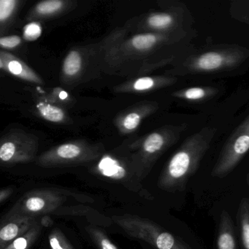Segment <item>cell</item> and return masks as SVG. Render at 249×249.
Instances as JSON below:
<instances>
[{
  "mask_svg": "<svg viewBox=\"0 0 249 249\" xmlns=\"http://www.w3.org/2000/svg\"><path fill=\"white\" fill-rule=\"evenodd\" d=\"M215 133V128L205 127L186 138L161 172L158 187L172 193L183 192L189 179L197 171Z\"/></svg>",
  "mask_w": 249,
  "mask_h": 249,
  "instance_id": "cell-1",
  "label": "cell"
},
{
  "mask_svg": "<svg viewBox=\"0 0 249 249\" xmlns=\"http://www.w3.org/2000/svg\"><path fill=\"white\" fill-rule=\"evenodd\" d=\"M113 221L131 237L144 240L157 249H192L183 240L148 218L125 214Z\"/></svg>",
  "mask_w": 249,
  "mask_h": 249,
  "instance_id": "cell-2",
  "label": "cell"
},
{
  "mask_svg": "<svg viewBox=\"0 0 249 249\" xmlns=\"http://www.w3.org/2000/svg\"><path fill=\"white\" fill-rule=\"evenodd\" d=\"M186 127L184 124L165 126L145 138L137 164L141 180L148 176L154 163L161 154L178 141Z\"/></svg>",
  "mask_w": 249,
  "mask_h": 249,
  "instance_id": "cell-3",
  "label": "cell"
},
{
  "mask_svg": "<svg viewBox=\"0 0 249 249\" xmlns=\"http://www.w3.org/2000/svg\"><path fill=\"white\" fill-rule=\"evenodd\" d=\"M93 173L106 180L122 185L145 199H154L153 195L142 186L135 164H126L111 156H105L94 167Z\"/></svg>",
  "mask_w": 249,
  "mask_h": 249,
  "instance_id": "cell-4",
  "label": "cell"
},
{
  "mask_svg": "<svg viewBox=\"0 0 249 249\" xmlns=\"http://www.w3.org/2000/svg\"><path fill=\"white\" fill-rule=\"evenodd\" d=\"M249 151V115L224 144L211 176L219 178L228 176Z\"/></svg>",
  "mask_w": 249,
  "mask_h": 249,
  "instance_id": "cell-5",
  "label": "cell"
},
{
  "mask_svg": "<svg viewBox=\"0 0 249 249\" xmlns=\"http://www.w3.org/2000/svg\"><path fill=\"white\" fill-rule=\"evenodd\" d=\"M66 200V196L58 191L35 189L24 194L7 214H18L36 218L37 215L53 213Z\"/></svg>",
  "mask_w": 249,
  "mask_h": 249,
  "instance_id": "cell-6",
  "label": "cell"
},
{
  "mask_svg": "<svg viewBox=\"0 0 249 249\" xmlns=\"http://www.w3.org/2000/svg\"><path fill=\"white\" fill-rule=\"evenodd\" d=\"M243 53L237 49H215L189 58L183 72H214L232 69L243 62Z\"/></svg>",
  "mask_w": 249,
  "mask_h": 249,
  "instance_id": "cell-7",
  "label": "cell"
},
{
  "mask_svg": "<svg viewBox=\"0 0 249 249\" xmlns=\"http://www.w3.org/2000/svg\"><path fill=\"white\" fill-rule=\"evenodd\" d=\"M100 153L82 144L65 143L59 145L38 159L39 165L44 167H60L78 165L96 160Z\"/></svg>",
  "mask_w": 249,
  "mask_h": 249,
  "instance_id": "cell-8",
  "label": "cell"
},
{
  "mask_svg": "<svg viewBox=\"0 0 249 249\" xmlns=\"http://www.w3.org/2000/svg\"><path fill=\"white\" fill-rule=\"evenodd\" d=\"M37 224L38 223L34 217L18 214L5 215L0 229V249H5Z\"/></svg>",
  "mask_w": 249,
  "mask_h": 249,
  "instance_id": "cell-9",
  "label": "cell"
},
{
  "mask_svg": "<svg viewBox=\"0 0 249 249\" xmlns=\"http://www.w3.org/2000/svg\"><path fill=\"white\" fill-rule=\"evenodd\" d=\"M36 154V148L34 145L14 141H5L0 148V160L5 165L28 162L34 158Z\"/></svg>",
  "mask_w": 249,
  "mask_h": 249,
  "instance_id": "cell-10",
  "label": "cell"
},
{
  "mask_svg": "<svg viewBox=\"0 0 249 249\" xmlns=\"http://www.w3.org/2000/svg\"><path fill=\"white\" fill-rule=\"evenodd\" d=\"M216 246L217 249H238L234 222L227 211H223L220 216Z\"/></svg>",
  "mask_w": 249,
  "mask_h": 249,
  "instance_id": "cell-11",
  "label": "cell"
},
{
  "mask_svg": "<svg viewBox=\"0 0 249 249\" xmlns=\"http://www.w3.org/2000/svg\"><path fill=\"white\" fill-rule=\"evenodd\" d=\"M239 232L243 249H249V199L240 201L237 211Z\"/></svg>",
  "mask_w": 249,
  "mask_h": 249,
  "instance_id": "cell-12",
  "label": "cell"
},
{
  "mask_svg": "<svg viewBox=\"0 0 249 249\" xmlns=\"http://www.w3.org/2000/svg\"><path fill=\"white\" fill-rule=\"evenodd\" d=\"M147 24L153 30L170 31L178 25V18L173 12L157 13L148 17Z\"/></svg>",
  "mask_w": 249,
  "mask_h": 249,
  "instance_id": "cell-13",
  "label": "cell"
},
{
  "mask_svg": "<svg viewBox=\"0 0 249 249\" xmlns=\"http://www.w3.org/2000/svg\"><path fill=\"white\" fill-rule=\"evenodd\" d=\"M168 37L166 35L144 34L135 36L131 40L132 46L138 50H149L160 43L167 42Z\"/></svg>",
  "mask_w": 249,
  "mask_h": 249,
  "instance_id": "cell-14",
  "label": "cell"
},
{
  "mask_svg": "<svg viewBox=\"0 0 249 249\" xmlns=\"http://www.w3.org/2000/svg\"><path fill=\"white\" fill-rule=\"evenodd\" d=\"M215 91L216 90L212 87H191L176 91L173 95L189 101H199L213 95Z\"/></svg>",
  "mask_w": 249,
  "mask_h": 249,
  "instance_id": "cell-15",
  "label": "cell"
},
{
  "mask_svg": "<svg viewBox=\"0 0 249 249\" xmlns=\"http://www.w3.org/2000/svg\"><path fill=\"white\" fill-rule=\"evenodd\" d=\"M42 227L41 224H36L26 234L14 240L4 249H30L38 238Z\"/></svg>",
  "mask_w": 249,
  "mask_h": 249,
  "instance_id": "cell-16",
  "label": "cell"
},
{
  "mask_svg": "<svg viewBox=\"0 0 249 249\" xmlns=\"http://www.w3.org/2000/svg\"><path fill=\"white\" fill-rule=\"evenodd\" d=\"M87 230L99 249H119L101 229L89 227Z\"/></svg>",
  "mask_w": 249,
  "mask_h": 249,
  "instance_id": "cell-17",
  "label": "cell"
},
{
  "mask_svg": "<svg viewBox=\"0 0 249 249\" xmlns=\"http://www.w3.org/2000/svg\"><path fill=\"white\" fill-rule=\"evenodd\" d=\"M82 59L81 55L76 51H72L65 58L63 71L68 76H73L78 73L81 69Z\"/></svg>",
  "mask_w": 249,
  "mask_h": 249,
  "instance_id": "cell-18",
  "label": "cell"
},
{
  "mask_svg": "<svg viewBox=\"0 0 249 249\" xmlns=\"http://www.w3.org/2000/svg\"><path fill=\"white\" fill-rule=\"evenodd\" d=\"M37 107L42 117L49 122L59 123L65 119L63 110L56 106L49 104H40Z\"/></svg>",
  "mask_w": 249,
  "mask_h": 249,
  "instance_id": "cell-19",
  "label": "cell"
},
{
  "mask_svg": "<svg viewBox=\"0 0 249 249\" xmlns=\"http://www.w3.org/2000/svg\"><path fill=\"white\" fill-rule=\"evenodd\" d=\"M49 240L52 249H75L59 229H53L51 231Z\"/></svg>",
  "mask_w": 249,
  "mask_h": 249,
  "instance_id": "cell-20",
  "label": "cell"
},
{
  "mask_svg": "<svg viewBox=\"0 0 249 249\" xmlns=\"http://www.w3.org/2000/svg\"><path fill=\"white\" fill-rule=\"evenodd\" d=\"M63 5V2L59 0H49L40 2L36 7V11L41 15H51L59 11Z\"/></svg>",
  "mask_w": 249,
  "mask_h": 249,
  "instance_id": "cell-21",
  "label": "cell"
},
{
  "mask_svg": "<svg viewBox=\"0 0 249 249\" xmlns=\"http://www.w3.org/2000/svg\"><path fill=\"white\" fill-rule=\"evenodd\" d=\"M41 34V26L38 23H30L23 30L24 38L27 41H35L40 37Z\"/></svg>",
  "mask_w": 249,
  "mask_h": 249,
  "instance_id": "cell-22",
  "label": "cell"
},
{
  "mask_svg": "<svg viewBox=\"0 0 249 249\" xmlns=\"http://www.w3.org/2000/svg\"><path fill=\"white\" fill-rule=\"evenodd\" d=\"M16 0H1L0 1V21L1 23L7 21L12 15L16 8Z\"/></svg>",
  "mask_w": 249,
  "mask_h": 249,
  "instance_id": "cell-23",
  "label": "cell"
},
{
  "mask_svg": "<svg viewBox=\"0 0 249 249\" xmlns=\"http://www.w3.org/2000/svg\"><path fill=\"white\" fill-rule=\"evenodd\" d=\"M8 69L11 73L17 75V76L28 78V79L30 78V77L29 76L30 74H29L27 70L24 68V65L18 61L15 60V59H13L11 62H9L8 65Z\"/></svg>",
  "mask_w": 249,
  "mask_h": 249,
  "instance_id": "cell-24",
  "label": "cell"
},
{
  "mask_svg": "<svg viewBox=\"0 0 249 249\" xmlns=\"http://www.w3.org/2000/svg\"><path fill=\"white\" fill-rule=\"evenodd\" d=\"M141 117L138 113H131L124 118L123 126L127 130H134L139 126Z\"/></svg>",
  "mask_w": 249,
  "mask_h": 249,
  "instance_id": "cell-25",
  "label": "cell"
},
{
  "mask_svg": "<svg viewBox=\"0 0 249 249\" xmlns=\"http://www.w3.org/2000/svg\"><path fill=\"white\" fill-rule=\"evenodd\" d=\"M21 43V39L18 36H8L0 39V46L5 49H14Z\"/></svg>",
  "mask_w": 249,
  "mask_h": 249,
  "instance_id": "cell-26",
  "label": "cell"
},
{
  "mask_svg": "<svg viewBox=\"0 0 249 249\" xmlns=\"http://www.w3.org/2000/svg\"><path fill=\"white\" fill-rule=\"evenodd\" d=\"M14 192V189L11 187L4 188L0 191V203L2 204L8 199Z\"/></svg>",
  "mask_w": 249,
  "mask_h": 249,
  "instance_id": "cell-27",
  "label": "cell"
},
{
  "mask_svg": "<svg viewBox=\"0 0 249 249\" xmlns=\"http://www.w3.org/2000/svg\"><path fill=\"white\" fill-rule=\"evenodd\" d=\"M52 218L50 217L47 216V215H45L43 218H42L41 221V225L45 226V227H49V226L52 225Z\"/></svg>",
  "mask_w": 249,
  "mask_h": 249,
  "instance_id": "cell-28",
  "label": "cell"
},
{
  "mask_svg": "<svg viewBox=\"0 0 249 249\" xmlns=\"http://www.w3.org/2000/svg\"><path fill=\"white\" fill-rule=\"evenodd\" d=\"M246 183H247L248 186H249V173H248V174L246 175Z\"/></svg>",
  "mask_w": 249,
  "mask_h": 249,
  "instance_id": "cell-29",
  "label": "cell"
},
{
  "mask_svg": "<svg viewBox=\"0 0 249 249\" xmlns=\"http://www.w3.org/2000/svg\"><path fill=\"white\" fill-rule=\"evenodd\" d=\"M67 97L66 93H65V92L61 93V94H60V97H61V98L65 99V97Z\"/></svg>",
  "mask_w": 249,
  "mask_h": 249,
  "instance_id": "cell-30",
  "label": "cell"
}]
</instances>
